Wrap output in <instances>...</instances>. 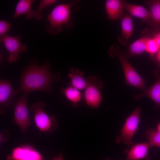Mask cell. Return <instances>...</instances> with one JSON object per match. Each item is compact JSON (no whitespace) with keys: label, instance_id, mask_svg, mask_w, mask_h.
Wrapping results in <instances>:
<instances>
[{"label":"cell","instance_id":"4fadbf2b","mask_svg":"<svg viewBox=\"0 0 160 160\" xmlns=\"http://www.w3.org/2000/svg\"><path fill=\"white\" fill-rule=\"evenodd\" d=\"M122 3L123 9L132 16L141 19L143 22L146 23L150 18V12L144 7L132 4L124 0H122Z\"/></svg>","mask_w":160,"mask_h":160},{"label":"cell","instance_id":"cb8c5ba5","mask_svg":"<svg viewBox=\"0 0 160 160\" xmlns=\"http://www.w3.org/2000/svg\"><path fill=\"white\" fill-rule=\"evenodd\" d=\"M147 36H148V39L145 52L151 57L154 55L160 49L153 39L150 37Z\"/></svg>","mask_w":160,"mask_h":160},{"label":"cell","instance_id":"3957f363","mask_svg":"<svg viewBox=\"0 0 160 160\" xmlns=\"http://www.w3.org/2000/svg\"><path fill=\"white\" fill-rule=\"evenodd\" d=\"M71 6L70 4H62L54 8L47 17L49 24L46 28L49 33L55 35L61 32L64 27L70 28L73 26Z\"/></svg>","mask_w":160,"mask_h":160},{"label":"cell","instance_id":"9c48e42d","mask_svg":"<svg viewBox=\"0 0 160 160\" xmlns=\"http://www.w3.org/2000/svg\"><path fill=\"white\" fill-rule=\"evenodd\" d=\"M19 92L18 89L13 88L11 82L5 80L0 81V113L5 112L14 102V97Z\"/></svg>","mask_w":160,"mask_h":160},{"label":"cell","instance_id":"e0dca14e","mask_svg":"<svg viewBox=\"0 0 160 160\" xmlns=\"http://www.w3.org/2000/svg\"><path fill=\"white\" fill-rule=\"evenodd\" d=\"M84 75L83 72L79 69L71 68L68 74L71 80L68 84L79 90L84 89L87 81L86 79L84 78Z\"/></svg>","mask_w":160,"mask_h":160},{"label":"cell","instance_id":"6da1fadb","mask_svg":"<svg viewBox=\"0 0 160 160\" xmlns=\"http://www.w3.org/2000/svg\"><path fill=\"white\" fill-rule=\"evenodd\" d=\"M39 65L37 63H31L23 72L20 79L19 92L28 95L36 91L50 92L53 89L52 84L60 79L58 72L52 73L47 60Z\"/></svg>","mask_w":160,"mask_h":160},{"label":"cell","instance_id":"8fae6325","mask_svg":"<svg viewBox=\"0 0 160 160\" xmlns=\"http://www.w3.org/2000/svg\"><path fill=\"white\" fill-rule=\"evenodd\" d=\"M153 73L156 78L155 82L142 93L135 95L134 98L137 101L143 97H148L155 103L157 106L160 108V69L154 70Z\"/></svg>","mask_w":160,"mask_h":160},{"label":"cell","instance_id":"30bf717a","mask_svg":"<svg viewBox=\"0 0 160 160\" xmlns=\"http://www.w3.org/2000/svg\"><path fill=\"white\" fill-rule=\"evenodd\" d=\"M7 160H43L41 154L31 147L23 146L14 148Z\"/></svg>","mask_w":160,"mask_h":160},{"label":"cell","instance_id":"5b68a950","mask_svg":"<svg viewBox=\"0 0 160 160\" xmlns=\"http://www.w3.org/2000/svg\"><path fill=\"white\" fill-rule=\"evenodd\" d=\"M28 95L24 94L19 97L14 105L13 121L20 128L23 134L31 124L27 106Z\"/></svg>","mask_w":160,"mask_h":160},{"label":"cell","instance_id":"7402d4cb","mask_svg":"<svg viewBox=\"0 0 160 160\" xmlns=\"http://www.w3.org/2000/svg\"><path fill=\"white\" fill-rule=\"evenodd\" d=\"M141 35H146L151 38L160 49V29L146 28L142 32Z\"/></svg>","mask_w":160,"mask_h":160},{"label":"cell","instance_id":"277c9868","mask_svg":"<svg viewBox=\"0 0 160 160\" xmlns=\"http://www.w3.org/2000/svg\"><path fill=\"white\" fill-rule=\"evenodd\" d=\"M86 80L87 85L84 94L85 102L90 107L98 109L102 100L101 90L103 87V82L93 76H88Z\"/></svg>","mask_w":160,"mask_h":160},{"label":"cell","instance_id":"52a82bcc","mask_svg":"<svg viewBox=\"0 0 160 160\" xmlns=\"http://www.w3.org/2000/svg\"><path fill=\"white\" fill-rule=\"evenodd\" d=\"M20 39V34L15 37L6 34L0 37V42L3 43L8 53L7 59L10 63L16 62L19 54L26 50L27 46L21 43Z\"/></svg>","mask_w":160,"mask_h":160},{"label":"cell","instance_id":"7c38bea8","mask_svg":"<svg viewBox=\"0 0 160 160\" xmlns=\"http://www.w3.org/2000/svg\"><path fill=\"white\" fill-rule=\"evenodd\" d=\"M121 20V32L118 37V40L121 44L127 46L129 44V40L133 32L132 16L127 12H124Z\"/></svg>","mask_w":160,"mask_h":160},{"label":"cell","instance_id":"f1b7e54d","mask_svg":"<svg viewBox=\"0 0 160 160\" xmlns=\"http://www.w3.org/2000/svg\"><path fill=\"white\" fill-rule=\"evenodd\" d=\"M105 160H110L109 159H106Z\"/></svg>","mask_w":160,"mask_h":160},{"label":"cell","instance_id":"9a60e30c","mask_svg":"<svg viewBox=\"0 0 160 160\" xmlns=\"http://www.w3.org/2000/svg\"><path fill=\"white\" fill-rule=\"evenodd\" d=\"M105 8L108 19L114 20H121L124 12L122 0H107L105 1Z\"/></svg>","mask_w":160,"mask_h":160},{"label":"cell","instance_id":"8992f818","mask_svg":"<svg viewBox=\"0 0 160 160\" xmlns=\"http://www.w3.org/2000/svg\"><path fill=\"white\" fill-rule=\"evenodd\" d=\"M45 104L42 101L33 103L30 110L34 113V119L37 127L43 132H47L52 129L54 116H49L45 112Z\"/></svg>","mask_w":160,"mask_h":160},{"label":"cell","instance_id":"5bb4252c","mask_svg":"<svg viewBox=\"0 0 160 160\" xmlns=\"http://www.w3.org/2000/svg\"><path fill=\"white\" fill-rule=\"evenodd\" d=\"M145 3L149 9L151 16L146 23L152 28L160 29V0H147Z\"/></svg>","mask_w":160,"mask_h":160},{"label":"cell","instance_id":"ffe728a7","mask_svg":"<svg viewBox=\"0 0 160 160\" xmlns=\"http://www.w3.org/2000/svg\"><path fill=\"white\" fill-rule=\"evenodd\" d=\"M61 92L73 105H77L82 100V95L80 90L68 84L61 89Z\"/></svg>","mask_w":160,"mask_h":160},{"label":"cell","instance_id":"7a4b0ae2","mask_svg":"<svg viewBox=\"0 0 160 160\" xmlns=\"http://www.w3.org/2000/svg\"><path fill=\"white\" fill-rule=\"evenodd\" d=\"M109 55L112 58L117 57L122 66L126 84L143 90L146 87L145 80L140 76L132 65L129 62L127 56L123 53L120 47L114 44L108 48Z\"/></svg>","mask_w":160,"mask_h":160},{"label":"cell","instance_id":"484cf974","mask_svg":"<svg viewBox=\"0 0 160 160\" xmlns=\"http://www.w3.org/2000/svg\"><path fill=\"white\" fill-rule=\"evenodd\" d=\"M150 57L160 69V49L154 55Z\"/></svg>","mask_w":160,"mask_h":160},{"label":"cell","instance_id":"d6986e66","mask_svg":"<svg viewBox=\"0 0 160 160\" xmlns=\"http://www.w3.org/2000/svg\"><path fill=\"white\" fill-rule=\"evenodd\" d=\"M142 37L132 43L128 48V54L130 56L139 55L145 51L148 36H142Z\"/></svg>","mask_w":160,"mask_h":160},{"label":"cell","instance_id":"83f0119b","mask_svg":"<svg viewBox=\"0 0 160 160\" xmlns=\"http://www.w3.org/2000/svg\"><path fill=\"white\" fill-rule=\"evenodd\" d=\"M157 131L160 132V122L157 126Z\"/></svg>","mask_w":160,"mask_h":160},{"label":"cell","instance_id":"44dd1931","mask_svg":"<svg viewBox=\"0 0 160 160\" xmlns=\"http://www.w3.org/2000/svg\"><path fill=\"white\" fill-rule=\"evenodd\" d=\"M146 135L148 140L149 147L153 146L160 147V132L153 129L148 130Z\"/></svg>","mask_w":160,"mask_h":160},{"label":"cell","instance_id":"2e32d148","mask_svg":"<svg viewBox=\"0 0 160 160\" xmlns=\"http://www.w3.org/2000/svg\"><path fill=\"white\" fill-rule=\"evenodd\" d=\"M33 0H20L17 3L15 11L12 18L14 19L22 15H25L27 19L33 17L35 11L31 9Z\"/></svg>","mask_w":160,"mask_h":160},{"label":"cell","instance_id":"ba28073f","mask_svg":"<svg viewBox=\"0 0 160 160\" xmlns=\"http://www.w3.org/2000/svg\"><path fill=\"white\" fill-rule=\"evenodd\" d=\"M141 111V108L137 107L127 118L121 131V140L129 146L132 144V137L138 128Z\"/></svg>","mask_w":160,"mask_h":160},{"label":"cell","instance_id":"603a6c76","mask_svg":"<svg viewBox=\"0 0 160 160\" xmlns=\"http://www.w3.org/2000/svg\"><path fill=\"white\" fill-rule=\"evenodd\" d=\"M56 0H42L40 1L39 4L36 10L35 11L33 17L36 20L41 19L42 16V12L45 8L53 4Z\"/></svg>","mask_w":160,"mask_h":160},{"label":"cell","instance_id":"ac0fdd59","mask_svg":"<svg viewBox=\"0 0 160 160\" xmlns=\"http://www.w3.org/2000/svg\"><path fill=\"white\" fill-rule=\"evenodd\" d=\"M148 147V142L135 145L129 151L125 160H138L145 158L147 156Z\"/></svg>","mask_w":160,"mask_h":160},{"label":"cell","instance_id":"4316f807","mask_svg":"<svg viewBox=\"0 0 160 160\" xmlns=\"http://www.w3.org/2000/svg\"><path fill=\"white\" fill-rule=\"evenodd\" d=\"M53 160H63L62 154L60 153L58 156L54 157L53 158Z\"/></svg>","mask_w":160,"mask_h":160},{"label":"cell","instance_id":"d4e9b609","mask_svg":"<svg viewBox=\"0 0 160 160\" xmlns=\"http://www.w3.org/2000/svg\"><path fill=\"white\" fill-rule=\"evenodd\" d=\"M12 25L4 20L0 21V37L6 35Z\"/></svg>","mask_w":160,"mask_h":160}]
</instances>
